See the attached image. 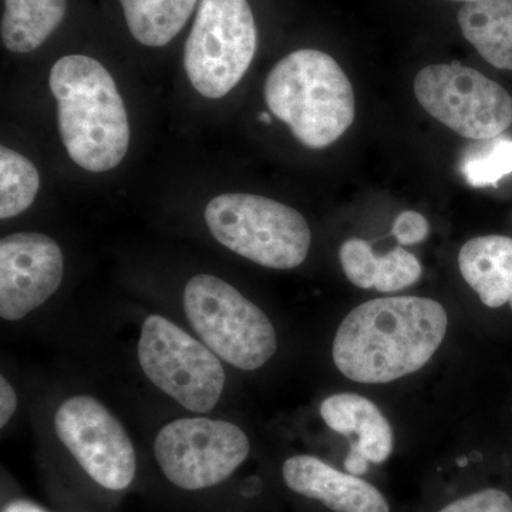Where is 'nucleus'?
<instances>
[{
  "label": "nucleus",
  "mask_w": 512,
  "mask_h": 512,
  "mask_svg": "<svg viewBox=\"0 0 512 512\" xmlns=\"http://www.w3.org/2000/svg\"><path fill=\"white\" fill-rule=\"evenodd\" d=\"M447 326L446 309L433 299H373L357 306L340 323L333 362L353 382H394L430 362L446 338Z\"/></svg>",
  "instance_id": "f257e3e1"
},
{
  "label": "nucleus",
  "mask_w": 512,
  "mask_h": 512,
  "mask_svg": "<svg viewBox=\"0 0 512 512\" xmlns=\"http://www.w3.org/2000/svg\"><path fill=\"white\" fill-rule=\"evenodd\" d=\"M49 84L73 163L90 173L116 168L130 146V124L109 70L90 56H63L53 64Z\"/></svg>",
  "instance_id": "f03ea898"
},
{
  "label": "nucleus",
  "mask_w": 512,
  "mask_h": 512,
  "mask_svg": "<svg viewBox=\"0 0 512 512\" xmlns=\"http://www.w3.org/2000/svg\"><path fill=\"white\" fill-rule=\"evenodd\" d=\"M271 113L309 148L329 147L352 126L355 93L349 77L328 53L296 50L285 56L265 82Z\"/></svg>",
  "instance_id": "7ed1b4c3"
},
{
  "label": "nucleus",
  "mask_w": 512,
  "mask_h": 512,
  "mask_svg": "<svg viewBox=\"0 0 512 512\" xmlns=\"http://www.w3.org/2000/svg\"><path fill=\"white\" fill-rule=\"evenodd\" d=\"M205 221L225 248L265 268H296L311 249V228L301 212L261 195H218L205 208Z\"/></svg>",
  "instance_id": "20e7f679"
},
{
  "label": "nucleus",
  "mask_w": 512,
  "mask_h": 512,
  "mask_svg": "<svg viewBox=\"0 0 512 512\" xmlns=\"http://www.w3.org/2000/svg\"><path fill=\"white\" fill-rule=\"evenodd\" d=\"M185 315L202 342L229 365L256 370L278 348L271 320L217 276L195 275L184 291Z\"/></svg>",
  "instance_id": "39448f33"
},
{
  "label": "nucleus",
  "mask_w": 512,
  "mask_h": 512,
  "mask_svg": "<svg viewBox=\"0 0 512 512\" xmlns=\"http://www.w3.org/2000/svg\"><path fill=\"white\" fill-rule=\"evenodd\" d=\"M256 43L248 0H201L184 49L192 87L207 99L227 96L248 72Z\"/></svg>",
  "instance_id": "423d86ee"
},
{
  "label": "nucleus",
  "mask_w": 512,
  "mask_h": 512,
  "mask_svg": "<svg viewBox=\"0 0 512 512\" xmlns=\"http://www.w3.org/2000/svg\"><path fill=\"white\" fill-rule=\"evenodd\" d=\"M141 369L158 389L194 413L220 402L225 370L205 343L163 316H148L138 342Z\"/></svg>",
  "instance_id": "0eeeda50"
},
{
  "label": "nucleus",
  "mask_w": 512,
  "mask_h": 512,
  "mask_svg": "<svg viewBox=\"0 0 512 512\" xmlns=\"http://www.w3.org/2000/svg\"><path fill=\"white\" fill-rule=\"evenodd\" d=\"M414 94L430 116L461 137L487 140L512 124L511 94L458 62L424 67L414 79Z\"/></svg>",
  "instance_id": "6e6552de"
},
{
  "label": "nucleus",
  "mask_w": 512,
  "mask_h": 512,
  "mask_svg": "<svg viewBox=\"0 0 512 512\" xmlns=\"http://www.w3.org/2000/svg\"><path fill=\"white\" fill-rule=\"evenodd\" d=\"M249 454L247 434L224 420L171 421L154 441V456L167 480L183 490H204L227 480Z\"/></svg>",
  "instance_id": "1a4fd4ad"
},
{
  "label": "nucleus",
  "mask_w": 512,
  "mask_h": 512,
  "mask_svg": "<svg viewBox=\"0 0 512 512\" xmlns=\"http://www.w3.org/2000/svg\"><path fill=\"white\" fill-rule=\"evenodd\" d=\"M57 437L90 477L107 490H126L136 476L133 443L119 420L90 396L66 400L55 416Z\"/></svg>",
  "instance_id": "9d476101"
},
{
  "label": "nucleus",
  "mask_w": 512,
  "mask_h": 512,
  "mask_svg": "<svg viewBox=\"0 0 512 512\" xmlns=\"http://www.w3.org/2000/svg\"><path fill=\"white\" fill-rule=\"evenodd\" d=\"M63 252L55 239L18 232L0 241V316L19 320L40 308L62 285Z\"/></svg>",
  "instance_id": "9b49d317"
},
{
  "label": "nucleus",
  "mask_w": 512,
  "mask_h": 512,
  "mask_svg": "<svg viewBox=\"0 0 512 512\" xmlns=\"http://www.w3.org/2000/svg\"><path fill=\"white\" fill-rule=\"evenodd\" d=\"M320 416L336 433L357 436L345 460L353 476H363L369 464H382L393 453L394 436L389 421L366 397L353 393L333 394L320 404Z\"/></svg>",
  "instance_id": "f8f14e48"
},
{
  "label": "nucleus",
  "mask_w": 512,
  "mask_h": 512,
  "mask_svg": "<svg viewBox=\"0 0 512 512\" xmlns=\"http://www.w3.org/2000/svg\"><path fill=\"white\" fill-rule=\"evenodd\" d=\"M282 477L293 493L319 501L333 512H390L389 503L375 485L342 473L320 458H288Z\"/></svg>",
  "instance_id": "ddd939ff"
},
{
  "label": "nucleus",
  "mask_w": 512,
  "mask_h": 512,
  "mask_svg": "<svg viewBox=\"0 0 512 512\" xmlns=\"http://www.w3.org/2000/svg\"><path fill=\"white\" fill-rule=\"evenodd\" d=\"M464 281L488 308L512 309V238L487 235L470 239L458 254Z\"/></svg>",
  "instance_id": "4468645a"
},
{
  "label": "nucleus",
  "mask_w": 512,
  "mask_h": 512,
  "mask_svg": "<svg viewBox=\"0 0 512 512\" xmlns=\"http://www.w3.org/2000/svg\"><path fill=\"white\" fill-rule=\"evenodd\" d=\"M339 258L346 278L357 288L392 293L416 284L421 276L419 259L402 247L376 256L369 242L349 239L340 247Z\"/></svg>",
  "instance_id": "2eb2a0df"
},
{
  "label": "nucleus",
  "mask_w": 512,
  "mask_h": 512,
  "mask_svg": "<svg viewBox=\"0 0 512 512\" xmlns=\"http://www.w3.org/2000/svg\"><path fill=\"white\" fill-rule=\"evenodd\" d=\"M458 26L485 62L512 72V0H477L458 10Z\"/></svg>",
  "instance_id": "dca6fc26"
},
{
  "label": "nucleus",
  "mask_w": 512,
  "mask_h": 512,
  "mask_svg": "<svg viewBox=\"0 0 512 512\" xmlns=\"http://www.w3.org/2000/svg\"><path fill=\"white\" fill-rule=\"evenodd\" d=\"M66 8V0H5L3 46L13 53L33 52L59 28Z\"/></svg>",
  "instance_id": "f3484780"
},
{
  "label": "nucleus",
  "mask_w": 512,
  "mask_h": 512,
  "mask_svg": "<svg viewBox=\"0 0 512 512\" xmlns=\"http://www.w3.org/2000/svg\"><path fill=\"white\" fill-rule=\"evenodd\" d=\"M128 30L148 47L168 45L188 22L198 0H120Z\"/></svg>",
  "instance_id": "a211bd4d"
},
{
  "label": "nucleus",
  "mask_w": 512,
  "mask_h": 512,
  "mask_svg": "<svg viewBox=\"0 0 512 512\" xmlns=\"http://www.w3.org/2000/svg\"><path fill=\"white\" fill-rule=\"evenodd\" d=\"M39 188L35 164L12 148H0V218L9 220L28 210Z\"/></svg>",
  "instance_id": "6ab92c4d"
},
{
  "label": "nucleus",
  "mask_w": 512,
  "mask_h": 512,
  "mask_svg": "<svg viewBox=\"0 0 512 512\" xmlns=\"http://www.w3.org/2000/svg\"><path fill=\"white\" fill-rule=\"evenodd\" d=\"M461 173L473 187L497 185L512 174V138L498 136L471 144L461 160Z\"/></svg>",
  "instance_id": "aec40b11"
},
{
  "label": "nucleus",
  "mask_w": 512,
  "mask_h": 512,
  "mask_svg": "<svg viewBox=\"0 0 512 512\" xmlns=\"http://www.w3.org/2000/svg\"><path fill=\"white\" fill-rule=\"evenodd\" d=\"M439 512H512V498L503 490L487 488L458 498Z\"/></svg>",
  "instance_id": "412c9836"
},
{
  "label": "nucleus",
  "mask_w": 512,
  "mask_h": 512,
  "mask_svg": "<svg viewBox=\"0 0 512 512\" xmlns=\"http://www.w3.org/2000/svg\"><path fill=\"white\" fill-rule=\"evenodd\" d=\"M393 234L400 245H416L429 237L430 225L420 212L404 211L394 221Z\"/></svg>",
  "instance_id": "4be33fe9"
},
{
  "label": "nucleus",
  "mask_w": 512,
  "mask_h": 512,
  "mask_svg": "<svg viewBox=\"0 0 512 512\" xmlns=\"http://www.w3.org/2000/svg\"><path fill=\"white\" fill-rule=\"evenodd\" d=\"M16 406H18V397L12 384L0 377V426L5 427L15 414Z\"/></svg>",
  "instance_id": "5701e85b"
},
{
  "label": "nucleus",
  "mask_w": 512,
  "mask_h": 512,
  "mask_svg": "<svg viewBox=\"0 0 512 512\" xmlns=\"http://www.w3.org/2000/svg\"><path fill=\"white\" fill-rule=\"evenodd\" d=\"M3 512H46L39 505L32 503V501L16 500L6 505Z\"/></svg>",
  "instance_id": "b1692460"
},
{
  "label": "nucleus",
  "mask_w": 512,
  "mask_h": 512,
  "mask_svg": "<svg viewBox=\"0 0 512 512\" xmlns=\"http://www.w3.org/2000/svg\"><path fill=\"white\" fill-rule=\"evenodd\" d=\"M259 120L264 121L266 124H269L272 121L271 116H269L268 113L259 114Z\"/></svg>",
  "instance_id": "393cba45"
},
{
  "label": "nucleus",
  "mask_w": 512,
  "mask_h": 512,
  "mask_svg": "<svg viewBox=\"0 0 512 512\" xmlns=\"http://www.w3.org/2000/svg\"><path fill=\"white\" fill-rule=\"evenodd\" d=\"M451 2L471 3L477 2V0H451Z\"/></svg>",
  "instance_id": "a878e982"
}]
</instances>
